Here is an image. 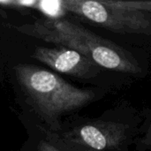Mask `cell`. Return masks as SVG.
Segmentation results:
<instances>
[{"label": "cell", "mask_w": 151, "mask_h": 151, "mask_svg": "<svg viewBox=\"0 0 151 151\" xmlns=\"http://www.w3.org/2000/svg\"><path fill=\"white\" fill-rule=\"evenodd\" d=\"M23 34L58 46L74 50L94 60L104 69L139 74L135 58L120 46L94 34L82 26L65 19H45L18 27Z\"/></svg>", "instance_id": "obj_1"}, {"label": "cell", "mask_w": 151, "mask_h": 151, "mask_svg": "<svg viewBox=\"0 0 151 151\" xmlns=\"http://www.w3.org/2000/svg\"><path fill=\"white\" fill-rule=\"evenodd\" d=\"M17 79L38 112L50 123L101 99L105 90L80 88L56 73L30 65L15 67Z\"/></svg>", "instance_id": "obj_2"}, {"label": "cell", "mask_w": 151, "mask_h": 151, "mask_svg": "<svg viewBox=\"0 0 151 151\" xmlns=\"http://www.w3.org/2000/svg\"><path fill=\"white\" fill-rule=\"evenodd\" d=\"M138 117L88 119L57 138L72 151H128L140 134Z\"/></svg>", "instance_id": "obj_3"}, {"label": "cell", "mask_w": 151, "mask_h": 151, "mask_svg": "<svg viewBox=\"0 0 151 151\" xmlns=\"http://www.w3.org/2000/svg\"><path fill=\"white\" fill-rule=\"evenodd\" d=\"M65 12L119 34L151 35V14L113 6L106 0H61Z\"/></svg>", "instance_id": "obj_4"}, {"label": "cell", "mask_w": 151, "mask_h": 151, "mask_svg": "<svg viewBox=\"0 0 151 151\" xmlns=\"http://www.w3.org/2000/svg\"><path fill=\"white\" fill-rule=\"evenodd\" d=\"M31 57L56 72L79 79H92L104 69L85 55L62 46L37 47Z\"/></svg>", "instance_id": "obj_5"}, {"label": "cell", "mask_w": 151, "mask_h": 151, "mask_svg": "<svg viewBox=\"0 0 151 151\" xmlns=\"http://www.w3.org/2000/svg\"><path fill=\"white\" fill-rule=\"evenodd\" d=\"M35 9L41 11L43 14L47 15L49 19H58L65 12L61 0L60 1H37Z\"/></svg>", "instance_id": "obj_6"}, {"label": "cell", "mask_w": 151, "mask_h": 151, "mask_svg": "<svg viewBox=\"0 0 151 151\" xmlns=\"http://www.w3.org/2000/svg\"><path fill=\"white\" fill-rule=\"evenodd\" d=\"M108 4L119 7L123 8L127 10H133V11H140L144 12L151 14V0H136V1H131V0H106Z\"/></svg>", "instance_id": "obj_7"}, {"label": "cell", "mask_w": 151, "mask_h": 151, "mask_svg": "<svg viewBox=\"0 0 151 151\" xmlns=\"http://www.w3.org/2000/svg\"><path fill=\"white\" fill-rule=\"evenodd\" d=\"M136 151H151V117L142 127L135 142Z\"/></svg>", "instance_id": "obj_8"}, {"label": "cell", "mask_w": 151, "mask_h": 151, "mask_svg": "<svg viewBox=\"0 0 151 151\" xmlns=\"http://www.w3.org/2000/svg\"><path fill=\"white\" fill-rule=\"evenodd\" d=\"M38 151H72L56 140L54 142L42 141L39 143Z\"/></svg>", "instance_id": "obj_9"}, {"label": "cell", "mask_w": 151, "mask_h": 151, "mask_svg": "<svg viewBox=\"0 0 151 151\" xmlns=\"http://www.w3.org/2000/svg\"><path fill=\"white\" fill-rule=\"evenodd\" d=\"M0 15H1V16H3V17H6V14H5L4 11H3L1 8H0Z\"/></svg>", "instance_id": "obj_10"}]
</instances>
